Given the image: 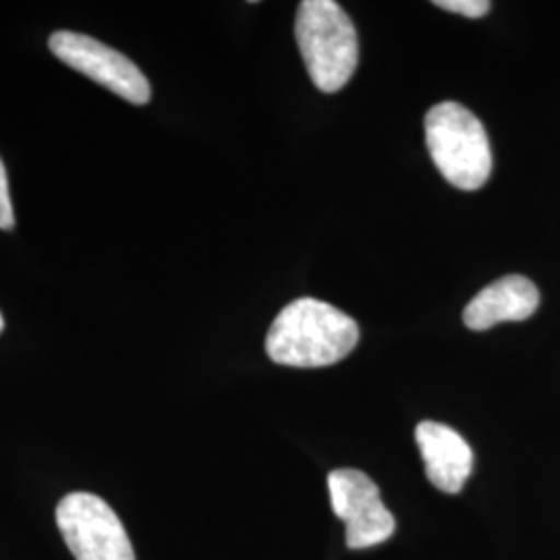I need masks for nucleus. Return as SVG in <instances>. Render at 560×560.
<instances>
[{"label":"nucleus","mask_w":560,"mask_h":560,"mask_svg":"<svg viewBox=\"0 0 560 560\" xmlns=\"http://www.w3.org/2000/svg\"><path fill=\"white\" fill-rule=\"evenodd\" d=\"M360 340V328L339 307L301 298L280 310L266 337L268 358L289 368H326L345 360Z\"/></svg>","instance_id":"f257e3e1"},{"label":"nucleus","mask_w":560,"mask_h":560,"mask_svg":"<svg viewBox=\"0 0 560 560\" xmlns=\"http://www.w3.org/2000/svg\"><path fill=\"white\" fill-rule=\"evenodd\" d=\"M295 38L314 85L339 92L353 78L360 60V40L353 21L332 0H303L295 20Z\"/></svg>","instance_id":"f03ea898"},{"label":"nucleus","mask_w":560,"mask_h":560,"mask_svg":"<svg viewBox=\"0 0 560 560\" xmlns=\"http://www.w3.org/2000/svg\"><path fill=\"white\" fill-rule=\"evenodd\" d=\"M425 145L442 177L463 191L483 187L492 173V152L480 119L457 102H442L428 110Z\"/></svg>","instance_id":"7ed1b4c3"},{"label":"nucleus","mask_w":560,"mask_h":560,"mask_svg":"<svg viewBox=\"0 0 560 560\" xmlns=\"http://www.w3.org/2000/svg\"><path fill=\"white\" fill-rule=\"evenodd\" d=\"M57 525L78 560H136L119 515L96 494H67L57 506Z\"/></svg>","instance_id":"20e7f679"},{"label":"nucleus","mask_w":560,"mask_h":560,"mask_svg":"<svg viewBox=\"0 0 560 560\" xmlns=\"http://www.w3.org/2000/svg\"><path fill=\"white\" fill-rule=\"evenodd\" d=\"M52 55L122 101L143 106L152 101L150 81L140 67L119 50L78 32H55L48 40Z\"/></svg>","instance_id":"39448f33"},{"label":"nucleus","mask_w":560,"mask_h":560,"mask_svg":"<svg viewBox=\"0 0 560 560\" xmlns=\"http://www.w3.org/2000/svg\"><path fill=\"white\" fill-rule=\"evenodd\" d=\"M335 515L345 523V540L351 550L378 546L395 534V517L384 506L381 490L358 469H337L328 476Z\"/></svg>","instance_id":"423d86ee"},{"label":"nucleus","mask_w":560,"mask_h":560,"mask_svg":"<svg viewBox=\"0 0 560 560\" xmlns=\"http://www.w3.org/2000/svg\"><path fill=\"white\" fill-rule=\"evenodd\" d=\"M416 441L430 483L446 494L460 492L471 476L474 453L459 432L439 421H421Z\"/></svg>","instance_id":"0eeeda50"},{"label":"nucleus","mask_w":560,"mask_h":560,"mask_svg":"<svg viewBox=\"0 0 560 560\" xmlns=\"http://www.w3.org/2000/svg\"><path fill=\"white\" fill-rule=\"evenodd\" d=\"M540 305L538 287L521 275H509L483 287L463 312V322L471 330H488L501 322L532 318Z\"/></svg>","instance_id":"6e6552de"},{"label":"nucleus","mask_w":560,"mask_h":560,"mask_svg":"<svg viewBox=\"0 0 560 560\" xmlns=\"http://www.w3.org/2000/svg\"><path fill=\"white\" fill-rule=\"evenodd\" d=\"M434 7H439L442 11H448V13L469 18V20H480L483 15H488L492 4L488 0H436Z\"/></svg>","instance_id":"1a4fd4ad"},{"label":"nucleus","mask_w":560,"mask_h":560,"mask_svg":"<svg viewBox=\"0 0 560 560\" xmlns=\"http://www.w3.org/2000/svg\"><path fill=\"white\" fill-rule=\"evenodd\" d=\"M15 226V212H13V201L9 194V179L4 164L0 161V229L11 231Z\"/></svg>","instance_id":"9d476101"},{"label":"nucleus","mask_w":560,"mask_h":560,"mask_svg":"<svg viewBox=\"0 0 560 560\" xmlns=\"http://www.w3.org/2000/svg\"><path fill=\"white\" fill-rule=\"evenodd\" d=\"M2 330H4V318H2V314H0V335H2Z\"/></svg>","instance_id":"9b49d317"}]
</instances>
